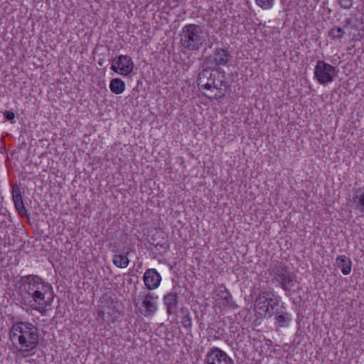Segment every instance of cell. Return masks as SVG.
I'll return each mask as SVG.
<instances>
[{
    "instance_id": "1",
    "label": "cell",
    "mask_w": 364,
    "mask_h": 364,
    "mask_svg": "<svg viewBox=\"0 0 364 364\" xmlns=\"http://www.w3.org/2000/svg\"><path fill=\"white\" fill-rule=\"evenodd\" d=\"M18 292L26 307L39 312H46L55 297L52 286L34 274L21 277L18 284Z\"/></svg>"
},
{
    "instance_id": "2",
    "label": "cell",
    "mask_w": 364,
    "mask_h": 364,
    "mask_svg": "<svg viewBox=\"0 0 364 364\" xmlns=\"http://www.w3.org/2000/svg\"><path fill=\"white\" fill-rule=\"evenodd\" d=\"M196 84L201 93L211 100L222 98L228 89L227 78L221 69L209 67L198 74Z\"/></svg>"
},
{
    "instance_id": "3",
    "label": "cell",
    "mask_w": 364,
    "mask_h": 364,
    "mask_svg": "<svg viewBox=\"0 0 364 364\" xmlns=\"http://www.w3.org/2000/svg\"><path fill=\"white\" fill-rule=\"evenodd\" d=\"M9 339L13 347L19 352H29L39 343V332L28 322H18L11 327Z\"/></svg>"
},
{
    "instance_id": "4",
    "label": "cell",
    "mask_w": 364,
    "mask_h": 364,
    "mask_svg": "<svg viewBox=\"0 0 364 364\" xmlns=\"http://www.w3.org/2000/svg\"><path fill=\"white\" fill-rule=\"evenodd\" d=\"M206 34L202 27L195 24L183 26L180 34V42L188 51H196L203 46Z\"/></svg>"
},
{
    "instance_id": "5",
    "label": "cell",
    "mask_w": 364,
    "mask_h": 364,
    "mask_svg": "<svg viewBox=\"0 0 364 364\" xmlns=\"http://www.w3.org/2000/svg\"><path fill=\"white\" fill-rule=\"evenodd\" d=\"M278 301L272 292H266L260 294L256 299L255 310L260 317L272 315L277 308Z\"/></svg>"
},
{
    "instance_id": "6",
    "label": "cell",
    "mask_w": 364,
    "mask_h": 364,
    "mask_svg": "<svg viewBox=\"0 0 364 364\" xmlns=\"http://www.w3.org/2000/svg\"><path fill=\"white\" fill-rule=\"evenodd\" d=\"M137 306L140 313L145 317H151L158 310V297L152 292L143 291L137 297Z\"/></svg>"
},
{
    "instance_id": "7",
    "label": "cell",
    "mask_w": 364,
    "mask_h": 364,
    "mask_svg": "<svg viewBox=\"0 0 364 364\" xmlns=\"http://www.w3.org/2000/svg\"><path fill=\"white\" fill-rule=\"evenodd\" d=\"M337 74L336 68L325 61H318L314 67V79L321 85H328L333 82Z\"/></svg>"
},
{
    "instance_id": "8",
    "label": "cell",
    "mask_w": 364,
    "mask_h": 364,
    "mask_svg": "<svg viewBox=\"0 0 364 364\" xmlns=\"http://www.w3.org/2000/svg\"><path fill=\"white\" fill-rule=\"evenodd\" d=\"M111 69L114 72L121 76H128L134 69V63L132 58L128 55L117 56L111 64Z\"/></svg>"
},
{
    "instance_id": "9",
    "label": "cell",
    "mask_w": 364,
    "mask_h": 364,
    "mask_svg": "<svg viewBox=\"0 0 364 364\" xmlns=\"http://www.w3.org/2000/svg\"><path fill=\"white\" fill-rule=\"evenodd\" d=\"M160 273L155 269L147 270L143 275V282L149 290H155L160 287L162 282Z\"/></svg>"
},
{
    "instance_id": "10",
    "label": "cell",
    "mask_w": 364,
    "mask_h": 364,
    "mask_svg": "<svg viewBox=\"0 0 364 364\" xmlns=\"http://www.w3.org/2000/svg\"><path fill=\"white\" fill-rule=\"evenodd\" d=\"M207 364H234L233 361L227 354L222 350L216 349L211 350L206 358Z\"/></svg>"
},
{
    "instance_id": "11",
    "label": "cell",
    "mask_w": 364,
    "mask_h": 364,
    "mask_svg": "<svg viewBox=\"0 0 364 364\" xmlns=\"http://www.w3.org/2000/svg\"><path fill=\"white\" fill-rule=\"evenodd\" d=\"M213 62L216 65L224 66L227 64L230 59V54L228 50L223 48H218L212 54Z\"/></svg>"
},
{
    "instance_id": "12",
    "label": "cell",
    "mask_w": 364,
    "mask_h": 364,
    "mask_svg": "<svg viewBox=\"0 0 364 364\" xmlns=\"http://www.w3.org/2000/svg\"><path fill=\"white\" fill-rule=\"evenodd\" d=\"M109 88L112 93L115 94V95H120V94L123 93L125 90V84L121 79H112L110 81Z\"/></svg>"
},
{
    "instance_id": "13",
    "label": "cell",
    "mask_w": 364,
    "mask_h": 364,
    "mask_svg": "<svg viewBox=\"0 0 364 364\" xmlns=\"http://www.w3.org/2000/svg\"><path fill=\"white\" fill-rule=\"evenodd\" d=\"M112 263L117 268H120V269H125V268L128 267L130 261L125 256L116 255L112 258Z\"/></svg>"
},
{
    "instance_id": "14",
    "label": "cell",
    "mask_w": 364,
    "mask_h": 364,
    "mask_svg": "<svg viewBox=\"0 0 364 364\" xmlns=\"http://www.w3.org/2000/svg\"><path fill=\"white\" fill-rule=\"evenodd\" d=\"M276 323L279 327H286L290 322V315L286 312H278L275 315Z\"/></svg>"
},
{
    "instance_id": "15",
    "label": "cell",
    "mask_w": 364,
    "mask_h": 364,
    "mask_svg": "<svg viewBox=\"0 0 364 364\" xmlns=\"http://www.w3.org/2000/svg\"><path fill=\"white\" fill-rule=\"evenodd\" d=\"M344 34V29L339 26H334L329 31V35L334 39H339L343 37Z\"/></svg>"
},
{
    "instance_id": "16",
    "label": "cell",
    "mask_w": 364,
    "mask_h": 364,
    "mask_svg": "<svg viewBox=\"0 0 364 364\" xmlns=\"http://www.w3.org/2000/svg\"><path fill=\"white\" fill-rule=\"evenodd\" d=\"M256 4L258 6L263 9V10H268L271 9L274 6V1H256Z\"/></svg>"
},
{
    "instance_id": "17",
    "label": "cell",
    "mask_w": 364,
    "mask_h": 364,
    "mask_svg": "<svg viewBox=\"0 0 364 364\" xmlns=\"http://www.w3.org/2000/svg\"><path fill=\"white\" fill-rule=\"evenodd\" d=\"M356 201L359 208H364V192L358 194Z\"/></svg>"
},
{
    "instance_id": "18",
    "label": "cell",
    "mask_w": 364,
    "mask_h": 364,
    "mask_svg": "<svg viewBox=\"0 0 364 364\" xmlns=\"http://www.w3.org/2000/svg\"><path fill=\"white\" fill-rule=\"evenodd\" d=\"M339 5L344 9H350L353 6L354 2L352 1H338Z\"/></svg>"
},
{
    "instance_id": "19",
    "label": "cell",
    "mask_w": 364,
    "mask_h": 364,
    "mask_svg": "<svg viewBox=\"0 0 364 364\" xmlns=\"http://www.w3.org/2000/svg\"><path fill=\"white\" fill-rule=\"evenodd\" d=\"M4 117H5L7 120H11L14 118L15 115H14V112L7 110V111L4 112Z\"/></svg>"
}]
</instances>
